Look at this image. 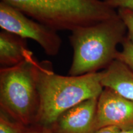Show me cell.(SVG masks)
Listing matches in <instances>:
<instances>
[{
	"label": "cell",
	"instance_id": "obj_1",
	"mask_svg": "<svg viewBox=\"0 0 133 133\" xmlns=\"http://www.w3.org/2000/svg\"><path fill=\"white\" fill-rule=\"evenodd\" d=\"M34 70L40 99L37 124L46 127L76 105L99 97L104 89L102 71L80 76L61 75L54 72L50 61L36 58Z\"/></svg>",
	"mask_w": 133,
	"mask_h": 133
},
{
	"label": "cell",
	"instance_id": "obj_2",
	"mask_svg": "<svg viewBox=\"0 0 133 133\" xmlns=\"http://www.w3.org/2000/svg\"><path fill=\"white\" fill-rule=\"evenodd\" d=\"M72 62L69 75L80 76L107 69L116 60L118 46L127 36V29L118 15L71 32Z\"/></svg>",
	"mask_w": 133,
	"mask_h": 133
},
{
	"label": "cell",
	"instance_id": "obj_3",
	"mask_svg": "<svg viewBox=\"0 0 133 133\" xmlns=\"http://www.w3.org/2000/svg\"><path fill=\"white\" fill-rule=\"evenodd\" d=\"M56 31L71 32L118 16L104 0H1Z\"/></svg>",
	"mask_w": 133,
	"mask_h": 133
},
{
	"label": "cell",
	"instance_id": "obj_4",
	"mask_svg": "<svg viewBox=\"0 0 133 133\" xmlns=\"http://www.w3.org/2000/svg\"><path fill=\"white\" fill-rule=\"evenodd\" d=\"M31 56L17 65L0 69V110L31 126L37 124L40 99Z\"/></svg>",
	"mask_w": 133,
	"mask_h": 133
},
{
	"label": "cell",
	"instance_id": "obj_5",
	"mask_svg": "<svg viewBox=\"0 0 133 133\" xmlns=\"http://www.w3.org/2000/svg\"><path fill=\"white\" fill-rule=\"evenodd\" d=\"M0 26L3 30L35 41L48 56H56L61 49L62 39L57 31L3 1L0 3Z\"/></svg>",
	"mask_w": 133,
	"mask_h": 133
},
{
	"label": "cell",
	"instance_id": "obj_6",
	"mask_svg": "<svg viewBox=\"0 0 133 133\" xmlns=\"http://www.w3.org/2000/svg\"><path fill=\"white\" fill-rule=\"evenodd\" d=\"M96 129L114 126L121 130L133 128V102L108 88L98 98Z\"/></svg>",
	"mask_w": 133,
	"mask_h": 133
},
{
	"label": "cell",
	"instance_id": "obj_7",
	"mask_svg": "<svg viewBox=\"0 0 133 133\" xmlns=\"http://www.w3.org/2000/svg\"><path fill=\"white\" fill-rule=\"evenodd\" d=\"M98 98L86 100L62 113L49 126L54 133H94Z\"/></svg>",
	"mask_w": 133,
	"mask_h": 133
},
{
	"label": "cell",
	"instance_id": "obj_8",
	"mask_svg": "<svg viewBox=\"0 0 133 133\" xmlns=\"http://www.w3.org/2000/svg\"><path fill=\"white\" fill-rule=\"evenodd\" d=\"M101 83L133 102V70L124 62L116 59L103 70Z\"/></svg>",
	"mask_w": 133,
	"mask_h": 133
},
{
	"label": "cell",
	"instance_id": "obj_9",
	"mask_svg": "<svg viewBox=\"0 0 133 133\" xmlns=\"http://www.w3.org/2000/svg\"><path fill=\"white\" fill-rule=\"evenodd\" d=\"M26 39L3 30L0 33L1 68L17 65L33 56Z\"/></svg>",
	"mask_w": 133,
	"mask_h": 133
},
{
	"label": "cell",
	"instance_id": "obj_10",
	"mask_svg": "<svg viewBox=\"0 0 133 133\" xmlns=\"http://www.w3.org/2000/svg\"><path fill=\"white\" fill-rule=\"evenodd\" d=\"M31 126L15 120L0 110V133H29Z\"/></svg>",
	"mask_w": 133,
	"mask_h": 133
},
{
	"label": "cell",
	"instance_id": "obj_11",
	"mask_svg": "<svg viewBox=\"0 0 133 133\" xmlns=\"http://www.w3.org/2000/svg\"><path fill=\"white\" fill-rule=\"evenodd\" d=\"M121 46L122 48L118 52L116 59L124 62L133 70V43L126 38Z\"/></svg>",
	"mask_w": 133,
	"mask_h": 133
},
{
	"label": "cell",
	"instance_id": "obj_12",
	"mask_svg": "<svg viewBox=\"0 0 133 133\" xmlns=\"http://www.w3.org/2000/svg\"><path fill=\"white\" fill-rule=\"evenodd\" d=\"M117 12L127 29L126 38L133 43V8H119Z\"/></svg>",
	"mask_w": 133,
	"mask_h": 133
},
{
	"label": "cell",
	"instance_id": "obj_13",
	"mask_svg": "<svg viewBox=\"0 0 133 133\" xmlns=\"http://www.w3.org/2000/svg\"><path fill=\"white\" fill-rule=\"evenodd\" d=\"M109 6L117 10L119 8H133V0H104Z\"/></svg>",
	"mask_w": 133,
	"mask_h": 133
},
{
	"label": "cell",
	"instance_id": "obj_14",
	"mask_svg": "<svg viewBox=\"0 0 133 133\" xmlns=\"http://www.w3.org/2000/svg\"><path fill=\"white\" fill-rule=\"evenodd\" d=\"M29 133H54L49 128L36 124L31 126Z\"/></svg>",
	"mask_w": 133,
	"mask_h": 133
},
{
	"label": "cell",
	"instance_id": "obj_15",
	"mask_svg": "<svg viewBox=\"0 0 133 133\" xmlns=\"http://www.w3.org/2000/svg\"><path fill=\"white\" fill-rule=\"evenodd\" d=\"M121 129L114 126H109L97 129L94 133H118Z\"/></svg>",
	"mask_w": 133,
	"mask_h": 133
},
{
	"label": "cell",
	"instance_id": "obj_16",
	"mask_svg": "<svg viewBox=\"0 0 133 133\" xmlns=\"http://www.w3.org/2000/svg\"><path fill=\"white\" fill-rule=\"evenodd\" d=\"M118 133H133V128L126 130H120Z\"/></svg>",
	"mask_w": 133,
	"mask_h": 133
}]
</instances>
